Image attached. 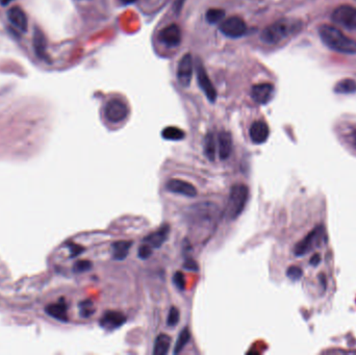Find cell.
I'll use <instances>...</instances> for the list:
<instances>
[{"mask_svg":"<svg viewBox=\"0 0 356 355\" xmlns=\"http://www.w3.org/2000/svg\"><path fill=\"white\" fill-rule=\"evenodd\" d=\"M196 75H197L198 85L201 90L205 94V96L207 97V99L210 102H215L217 99V91L212 83V80H210L207 74L204 66L202 65L200 61H197L196 63Z\"/></svg>","mask_w":356,"mask_h":355,"instance_id":"9c48e42d","label":"cell"},{"mask_svg":"<svg viewBox=\"0 0 356 355\" xmlns=\"http://www.w3.org/2000/svg\"><path fill=\"white\" fill-rule=\"evenodd\" d=\"M70 250H71V255L72 256H77L78 254L82 253L85 249L82 248L80 246H77V245H72L70 247Z\"/></svg>","mask_w":356,"mask_h":355,"instance_id":"836d02e7","label":"cell"},{"mask_svg":"<svg viewBox=\"0 0 356 355\" xmlns=\"http://www.w3.org/2000/svg\"><path fill=\"white\" fill-rule=\"evenodd\" d=\"M225 16V12L223 10H220V9H210L207 11L205 17H206V20L207 22L209 23H218L220 22Z\"/></svg>","mask_w":356,"mask_h":355,"instance_id":"4316f807","label":"cell"},{"mask_svg":"<svg viewBox=\"0 0 356 355\" xmlns=\"http://www.w3.org/2000/svg\"><path fill=\"white\" fill-rule=\"evenodd\" d=\"M93 265L90 261H78L73 266V271L76 273H84L90 271Z\"/></svg>","mask_w":356,"mask_h":355,"instance_id":"f546056e","label":"cell"},{"mask_svg":"<svg viewBox=\"0 0 356 355\" xmlns=\"http://www.w3.org/2000/svg\"><path fill=\"white\" fill-rule=\"evenodd\" d=\"M218 150L222 160L228 159L232 152V136L228 132H221L218 135Z\"/></svg>","mask_w":356,"mask_h":355,"instance_id":"ac0fdd59","label":"cell"},{"mask_svg":"<svg viewBox=\"0 0 356 355\" xmlns=\"http://www.w3.org/2000/svg\"><path fill=\"white\" fill-rule=\"evenodd\" d=\"M220 30L224 36L232 39H237L243 37L246 34L247 25L245 21L241 17L232 16V17L227 18L222 22V24L220 25Z\"/></svg>","mask_w":356,"mask_h":355,"instance_id":"ba28073f","label":"cell"},{"mask_svg":"<svg viewBox=\"0 0 356 355\" xmlns=\"http://www.w3.org/2000/svg\"><path fill=\"white\" fill-rule=\"evenodd\" d=\"M204 153L206 157L214 161L216 158V140L213 133H208L204 138Z\"/></svg>","mask_w":356,"mask_h":355,"instance_id":"d4e9b609","label":"cell"},{"mask_svg":"<svg viewBox=\"0 0 356 355\" xmlns=\"http://www.w3.org/2000/svg\"><path fill=\"white\" fill-rule=\"evenodd\" d=\"M249 135L254 144H263L269 138L270 128L264 121H255L250 127Z\"/></svg>","mask_w":356,"mask_h":355,"instance_id":"9a60e30c","label":"cell"},{"mask_svg":"<svg viewBox=\"0 0 356 355\" xmlns=\"http://www.w3.org/2000/svg\"><path fill=\"white\" fill-rule=\"evenodd\" d=\"M350 142L352 146L356 148V128H354L350 133Z\"/></svg>","mask_w":356,"mask_h":355,"instance_id":"e575fe53","label":"cell"},{"mask_svg":"<svg viewBox=\"0 0 356 355\" xmlns=\"http://www.w3.org/2000/svg\"><path fill=\"white\" fill-rule=\"evenodd\" d=\"M183 268L189 270V271H192V272H198L199 271V266L195 261L193 260V258H188V260L184 262Z\"/></svg>","mask_w":356,"mask_h":355,"instance_id":"d6a6232c","label":"cell"},{"mask_svg":"<svg viewBox=\"0 0 356 355\" xmlns=\"http://www.w3.org/2000/svg\"><path fill=\"white\" fill-rule=\"evenodd\" d=\"M128 112L127 104L118 98L111 99L104 107V116L111 123L122 122L127 118Z\"/></svg>","mask_w":356,"mask_h":355,"instance_id":"52a82bcc","label":"cell"},{"mask_svg":"<svg viewBox=\"0 0 356 355\" xmlns=\"http://www.w3.org/2000/svg\"><path fill=\"white\" fill-rule=\"evenodd\" d=\"M194 61L191 54H184L177 67V80L182 87H189L193 77Z\"/></svg>","mask_w":356,"mask_h":355,"instance_id":"30bf717a","label":"cell"},{"mask_svg":"<svg viewBox=\"0 0 356 355\" xmlns=\"http://www.w3.org/2000/svg\"><path fill=\"white\" fill-rule=\"evenodd\" d=\"M159 40L168 47H177L181 42V30L177 24H171L159 32Z\"/></svg>","mask_w":356,"mask_h":355,"instance_id":"7c38bea8","label":"cell"},{"mask_svg":"<svg viewBox=\"0 0 356 355\" xmlns=\"http://www.w3.org/2000/svg\"><path fill=\"white\" fill-rule=\"evenodd\" d=\"M152 247H150L148 244L145 245H141L139 248V251H137V254H139V257L141 260H147L151 255H152Z\"/></svg>","mask_w":356,"mask_h":355,"instance_id":"1f68e13d","label":"cell"},{"mask_svg":"<svg viewBox=\"0 0 356 355\" xmlns=\"http://www.w3.org/2000/svg\"><path fill=\"white\" fill-rule=\"evenodd\" d=\"M122 1H123L125 4H127V3H132V2H134V0H122Z\"/></svg>","mask_w":356,"mask_h":355,"instance_id":"74e56055","label":"cell"},{"mask_svg":"<svg viewBox=\"0 0 356 355\" xmlns=\"http://www.w3.org/2000/svg\"><path fill=\"white\" fill-rule=\"evenodd\" d=\"M300 27L301 24L297 20L280 19L267 26L262 32L261 39L266 44L275 45L296 34Z\"/></svg>","mask_w":356,"mask_h":355,"instance_id":"3957f363","label":"cell"},{"mask_svg":"<svg viewBox=\"0 0 356 355\" xmlns=\"http://www.w3.org/2000/svg\"><path fill=\"white\" fill-rule=\"evenodd\" d=\"M331 20L336 25L343 28L355 30L356 29V7L343 4L337 6L331 14Z\"/></svg>","mask_w":356,"mask_h":355,"instance_id":"8992f818","label":"cell"},{"mask_svg":"<svg viewBox=\"0 0 356 355\" xmlns=\"http://www.w3.org/2000/svg\"><path fill=\"white\" fill-rule=\"evenodd\" d=\"M249 198V189L244 183L233 184L226 206L225 216L229 221L236 220L244 211Z\"/></svg>","mask_w":356,"mask_h":355,"instance_id":"277c9868","label":"cell"},{"mask_svg":"<svg viewBox=\"0 0 356 355\" xmlns=\"http://www.w3.org/2000/svg\"><path fill=\"white\" fill-rule=\"evenodd\" d=\"M319 36L323 44L329 49L343 53L356 54V41L348 36L337 27L333 25H321L319 28Z\"/></svg>","mask_w":356,"mask_h":355,"instance_id":"7a4b0ae2","label":"cell"},{"mask_svg":"<svg viewBox=\"0 0 356 355\" xmlns=\"http://www.w3.org/2000/svg\"><path fill=\"white\" fill-rule=\"evenodd\" d=\"M173 284L175 285V287L178 289L183 290L185 288V277L183 275V273H181V272H176L174 274V276H173Z\"/></svg>","mask_w":356,"mask_h":355,"instance_id":"4dcf8cb0","label":"cell"},{"mask_svg":"<svg viewBox=\"0 0 356 355\" xmlns=\"http://www.w3.org/2000/svg\"><path fill=\"white\" fill-rule=\"evenodd\" d=\"M161 136L168 141H181L184 139L185 133L180 128L175 126H168L161 132Z\"/></svg>","mask_w":356,"mask_h":355,"instance_id":"cb8c5ba5","label":"cell"},{"mask_svg":"<svg viewBox=\"0 0 356 355\" xmlns=\"http://www.w3.org/2000/svg\"><path fill=\"white\" fill-rule=\"evenodd\" d=\"M12 0H0V3H1L2 5H7Z\"/></svg>","mask_w":356,"mask_h":355,"instance_id":"8d00e7d4","label":"cell"},{"mask_svg":"<svg viewBox=\"0 0 356 355\" xmlns=\"http://www.w3.org/2000/svg\"><path fill=\"white\" fill-rule=\"evenodd\" d=\"M34 48H35V51H36L37 55L40 59H42L44 61L47 59L45 36L41 31V29H39L38 27L35 28V32H34Z\"/></svg>","mask_w":356,"mask_h":355,"instance_id":"44dd1931","label":"cell"},{"mask_svg":"<svg viewBox=\"0 0 356 355\" xmlns=\"http://www.w3.org/2000/svg\"><path fill=\"white\" fill-rule=\"evenodd\" d=\"M79 311H80V316L84 318L91 317L92 314L95 312V308H94L93 302L91 300L83 301L79 304Z\"/></svg>","mask_w":356,"mask_h":355,"instance_id":"83f0119b","label":"cell"},{"mask_svg":"<svg viewBox=\"0 0 356 355\" xmlns=\"http://www.w3.org/2000/svg\"><path fill=\"white\" fill-rule=\"evenodd\" d=\"M292 254L303 264L289 266L287 277L294 282L305 280L312 302L324 300L334 288V264L325 224L312 219L310 227L294 244Z\"/></svg>","mask_w":356,"mask_h":355,"instance_id":"6da1fadb","label":"cell"},{"mask_svg":"<svg viewBox=\"0 0 356 355\" xmlns=\"http://www.w3.org/2000/svg\"><path fill=\"white\" fill-rule=\"evenodd\" d=\"M179 318H180L179 311H178V309L175 308V306H172V308L169 311L168 318H167L168 326H171V327L176 326L178 324V322H179Z\"/></svg>","mask_w":356,"mask_h":355,"instance_id":"f1b7e54d","label":"cell"},{"mask_svg":"<svg viewBox=\"0 0 356 355\" xmlns=\"http://www.w3.org/2000/svg\"><path fill=\"white\" fill-rule=\"evenodd\" d=\"M190 338H191V333H190L189 328H188V327H185V328H183V329L181 330L180 333H179V335H178V340H177V342H176V344H175L173 353H174V354L180 353V352L182 351V349L184 348V346L189 343Z\"/></svg>","mask_w":356,"mask_h":355,"instance_id":"484cf974","label":"cell"},{"mask_svg":"<svg viewBox=\"0 0 356 355\" xmlns=\"http://www.w3.org/2000/svg\"><path fill=\"white\" fill-rule=\"evenodd\" d=\"M274 95V86L269 83L258 84L252 87L251 97L258 104H267L270 102Z\"/></svg>","mask_w":356,"mask_h":355,"instance_id":"5bb4252c","label":"cell"},{"mask_svg":"<svg viewBox=\"0 0 356 355\" xmlns=\"http://www.w3.org/2000/svg\"><path fill=\"white\" fill-rule=\"evenodd\" d=\"M166 189L171 193L179 194V195L190 197V198L196 197L198 194L195 185H193L192 183L181 180V179L169 180L166 184Z\"/></svg>","mask_w":356,"mask_h":355,"instance_id":"8fae6325","label":"cell"},{"mask_svg":"<svg viewBox=\"0 0 356 355\" xmlns=\"http://www.w3.org/2000/svg\"><path fill=\"white\" fill-rule=\"evenodd\" d=\"M183 2H184V0H176L175 5H174V10H175L176 12H179V11H180V9H181L182 4H183Z\"/></svg>","mask_w":356,"mask_h":355,"instance_id":"d590c367","label":"cell"},{"mask_svg":"<svg viewBox=\"0 0 356 355\" xmlns=\"http://www.w3.org/2000/svg\"><path fill=\"white\" fill-rule=\"evenodd\" d=\"M219 215V208L215 203L201 202L194 204L189 212L190 222L194 226H203V227H212L217 221Z\"/></svg>","mask_w":356,"mask_h":355,"instance_id":"5b68a950","label":"cell"},{"mask_svg":"<svg viewBox=\"0 0 356 355\" xmlns=\"http://www.w3.org/2000/svg\"><path fill=\"white\" fill-rule=\"evenodd\" d=\"M170 233V226L168 224H164L163 226L155 231L151 232L146 238L144 239V242L148 244L152 248H159L164 245L165 242L168 240Z\"/></svg>","mask_w":356,"mask_h":355,"instance_id":"2e32d148","label":"cell"},{"mask_svg":"<svg viewBox=\"0 0 356 355\" xmlns=\"http://www.w3.org/2000/svg\"><path fill=\"white\" fill-rule=\"evenodd\" d=\"M171 345V336L166 333L159 334L155 343V348H153V354L155 355H166L170 349Z\"/></svg>","mask_w":356,"mask_h":355,"instance_id":"7402d4cb","label":"cell"},{"mask_svg":"<svg viewBox=\"0 0 356 355\" xmlns=\"http://www.w3.org/2000/svg\"><path fill=\"white\" fill-rule=\"evenodd\" d=\"M336 94H354L356 92V82L352 78H344L339 80L334 86Z\"/></svg>","mask_w":356,"mask_h":355,"instance_id":"603a6c76","label":"cell"},{"mask_svg":"<svg viewBox=\"0 0 356 355\" xmlns=\"http://www.w3.org/2000/svg\"><path fill=\"white\" fill-rule=\"evenodd\" d=\"M45 311L47 314H49V316H51L54 319H58L63 322L68 321V313H67L68 306L63 300H61L58 303L48 305Z\"/></svg>","mask_w":356,"mask_h":355,"instance_id":"ffe728a7","label":"cell"},{"mask_svg":"<svg viewBox=\"0 0 356 355\" xmlns=\"http://www.w3.org/2000/svg\"><path fill=\"white\" fill-rule=\"evenodd\" d=\"M7 17L10 22L15 27H17L21 31H26L28 27V19L26 14L20 6H13L7 12Z\"/></svg>","mask_w":356,"mask_h":355,"instance_id":"e0dca14e","label":"cell"},{"mask_svg":"<svg viewBox=\"0 0 356 355\" xmlns=\"http://www.w3.org/2000/svg\"><path fill=\"white\" fill-rule=\"evenodd\" d=\"M126 322V317L122 312L116 311H109L101 317L99 324L105 330H115L122 326Z\"/></svg>","mask_w":356,"mask_h":355,"instance_id":"4fadbf2b","label":"cell"},{"mask_svg":"<svg viewBox=\"0 0 356 355\" xmlns=\"http://www.w3.org/2000/svg\"><path fill=\"white\" fill-rule=\"evenodd\" d=\"M133 246L131 241H117L111 245V255L115 261H124L128 256L129 250Z\"/></svg>","mask_w":356,"mask_h":355,"instance_id":"d6986e66","label":"cell"}]
</instances>
